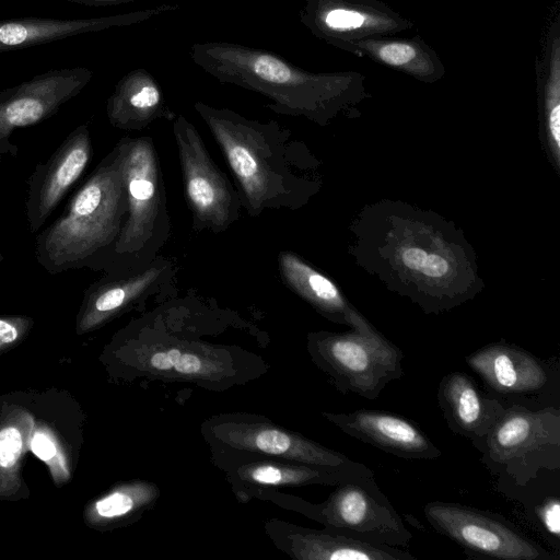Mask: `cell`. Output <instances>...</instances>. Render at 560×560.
Masks as SVG:
<instances>
[{"label":"cell","instance_id":"obj_18","mask_svg":"<svg viewBox=\"0 0 560 560\" xmlns=\"http://www.w3.org/2000/svg\"><path fill=\"white\" fill-rule=\"evenodd\" d=\"M323 417L346 434L388 454L407 459H434L441 450L409 419L383 410L323 411Z\"/></svg>","mask_w":560,"mask_h":560},{"label":"cell","instance_id":"obj_15","mask_svg":"<svg viewBox=\"0 0 560 560\" xmlns=\"http://www.w3.org/2000/svg\"><path fill=\"white\" fill-rule=\"evenodd\" d=\"M93 154L86 124L75 127L27 179L25 218L30 233H37L79 180Z\"/></svg>","mask_w":560,"mask_h":560},{"label":"cell","instance_id":"obj_26","mask_svg":"<svg viewBox=\"0 0 560 560\" xmlns=\"http://www.w3.org/2000/svg\"><path fill=\"white\" fill-rule=\"evenodd\" d=\"M160 495L159 488L145 480L118 486L96 500L89 510V520L96 525L127 523L152 509Z\"/></svg>","mask_w":560,"mask_h":560},{"label":"cell","instance_id":"obj_3","mask_svg":"<svg viewBox=\"0 0 560 560\" xmlns=\"http://www.w3.org/2000/svg\"><path fill=\"white\" fill-rule=\"evenodd\" d=\"M127 214L121 140L72 194L62 213L37 233L34 253L50 275L108 264Z\"/></svg>","mask_w":560,"mask_h":560},{"label":"cell","instance_id":"obj_14","mask_svg":"<svg viewBox=\"0 0 560 560\" xmlns=\"http://www.w3.org/2000/svg\"><path fill=\"white\" fill-rule=\"evenodd\" d=\"M300 21L327 44L390 36L413 23L380 0H307Z\"/></svg>","mask_w":560,"mask_h":560},{"label":"cell","instance_id":"obj_10","mask_svg":"<svg viewBox=\"0 0 560 560\" xmlns=\"http://www.w3.org/2000/svg\"><path fill=\"white\" fill-rule=\"evenodd\" d=\"M172 130L192 230L225 232L241 217L243 207L237 189L212 160L192 122L176 115Z\"/></svg>","mask_w":560,"mask_h":560},{"label":"cell","instance_id":"obj_2","mask_svg":"<svg viewBox=\"0 0 560 560\" xmlns=\"http://www.w3.org/2000/svg\"><path fill=\"white\" fill-rule=\"evenodd\" d=\"M191 60L222 83L256 92L280 115L326 121L338 107L363 91L365 78L355 71L314 73L279 55L228 42L196 43Z\"/></svg>","mask_w":560,"mask_h":560},{"label":"cell","instance_id":"obj_33","mask_svg":"<svg viewBox=\"0 0 560 560\" xmlns=\"http://www.w3.org/2000/svg\"><path fill=\"white\" fill-rule=\"evenodd\" d=\"M3 259H4V256H3V254L0 250V262L3 261Z\"/></svg>","mask_w":560,"mask_h":560},{"label":"cell","instance_id":"obj_13","mask_svg":"<svg viewBox=\"0 0 560 560\" xmlns=\"http://www.w3.org/2000/svg\"><path fill=\"white\" fill-rule=\"evenodd\" d=\"M85 67L50 69L0 92V159L14 154L10 142L19 129L36 125L77 96L91 81Z\"/></svg>","mask_w":560,"mask_h":560},{"label":"cell","instance_id":"obj_6","mask_svg":"<svg viewBox=\"0 0 560 560\" xmlns=\"http://www.w3.org/2000/svg\"><path fill=\"white\" fill-rule=\"evenodd\" d=\"M245 494L247 499L268 500L316 521L324 527L374 544L407 547L412 539L401 516L377 486L374 474L335 486L322 503H311L276 489H256Z\"/></svg>","mask_w":560,"mask_h":560},{"label":"cell","instance_id":"obj_27","mask_svg":"<svg viewBox=\"0 0 560 560\" xmlns=\"http://www.w3.org/2000/svg\"><path fill=\"white\" fill-rule=\"evenodd\" d=\"M400 259L411 271L431 278H442L450 270V264L444 257L416 246L404 247L400 250Z\"/></svg>","mask_w":560,"mask_h":560},{"label":"cell","instance_id":"obj_1","mask_svg":"<svg viewBox=\"0 0 560 560\" xmlns=\"http://www.w3.org/2000/svg\"><path fill=\"white\" fill-rule=\"evenodd\" d=\"M194 108L218 143L250 217L266 210H295L308 201L317 189L311 177L312 156L288 128L200 101Z\"/></svg>","mask_w":560,"mask_h":560},{"label":"cell","instance_id":"obj_21","mask_svg":"<svg viewBox=\"0 0 560 560\" xmlns=\"http://www.w3.org/2000/svg\"><path fill=\"white\" fill-rule=\"evenodd\" d=\"M436 397L450 430L470 440L475 447L505 409L499 400L483 396L475 381L459 371L443 376Z\"/></svg>","mask_w":560,"mask_h":560},{"label":"cell","instance_id":"obj_24","mask_svg":"<svg viewBox=\"0 0 560 560\" xmlns=\"http://www.w3.org/2000/svg\"><path fill=\"white\" fill-rule=\"evenodd\" d=\"M278 268L283 283L318 312L332 320L346 323L362 332L376 330L346 303L337 287L290 250L278 254Z\"/></svg>","mask_w":560,"mask_h":560},{"label":"cell","instance_id":"obj_30","mask_svg":"<svg viewBox=\"0 0 560 560\" xmlns=\"http://www.w3.org/2000/svg\"><path fill=\"white\" fill-rule=\"evenodd\" d=\"M535 514L544 530L555 538L560 539V501L558 497H548L536 505Z\"/></svg>","mask_w":560,"mask_h":560},{"label":"cell","instance_id":"obj_4","mask_svg":"<svg viewBox=\"0 0 560 560\" xmlns=\"http://www.w3.org/2000/svg\"><path fill=\"white\" fill-rule=\"evenodd\" d=\"M127 214L104 272H137L147 268L167 243L172 223L166 189L153 138H120Z\"/></svg>","mask_w":560,"mask_h":560},{"label":"cell","instance_id":"obj_20","mask_svg":"<svg viewBox=\"0 0 560 560\" xmlns=\"http://www.w3.org/2000/svg\"><path fill=\"white\" fill-rule=\"evenodd\" d=\"M465 362L491 389L502 395L535 393L548 382L541 360L523 348L502 341L466 355Z\"/></svg>","mask_w":560,"mask_h":560},{"label":"cell","instance_id":"obj_8","mask_svg":"<svg viewBox=\"0 0 560 560\" xmlns=\"http://www.w3.org/2000/svg\"><path fill=\"white\" fill-rule=\"evenodd\" d=\"M307 351L342 394L373 400L389 382L405 374L402 351L377 331L311 332Z\"/></svg>","mask_w":560,"mask_h":560},{"label":"cell","instance_id":"obj_11","mask_svg":"<svg viewBox=\"0 0 560 560\" xmlns=\"http://www.w3.org/2000/svg\"><path fill=\"white\" fill-rule=\"evenodd\" d=\"M423 512L430 525L470 558L557 560L502 515L455 502L432 501Z\"/></svg>","mask_w":560,"mask_h":560},{"label":"cell","instance_id":"obj_32","mask_svg":"<svg viewBox=\"0 0 560 560\" xmlns=\"http://www.w3.org/2000/svg\"><path fill=\"white\" fill-rule=\"evenodd\" d=\"M65 1L80 3V4H84V5L102 7V5L121 4V3H126V2H131L133 0H65Z\"/></svg>","mask_w":560,"mask_h":560},{"label":"cell","instance_id":"obj_28","mask_svg":"<svg viewBox=\"0 0 560 560\" xmlns=\"http://www.w3.org/2000/svg\"><path fill=\"white\" fill-rule=\"evenodd\" d=\"M34 322L27 316H0V351L20 342L31 330Z\"/></svg>","mask_w":560,"mask_h":560},{"label":"cell","instance_id":"obj_31","mask_svg":"<svg viewBox=\"0 0 560 560\" xmlns=\"http://www.w3.org/2000/svg\"><path fill=\"white\" fill-rule=\"evenodd\" d=\"M32 450L43 460H49L56 453L51 440L42 433L35 434L32 440Z\"/></svg>","mask_w":560,"mask_h":560},{"label":"cell","instance_id":"obj_25","mask_svg":"<svg viewBox=\"0 0 560 560\" xmlns=\"http://www.w3.org/2000/svg\"><path fill=\"white\" fill-rule=\"evenodd\" d=\"M536 74L541 97L542 114L553 154L558 160L560 145V14L553 15L544 38L540 58L536 59Z\"/></svg>","mask_w":560,"mask_h":560},{"label":"cell","instance_id":"obj_16","mask_svg":"<svg viewBox=\"0 0 560 560\" xmlns=\"http://www.w3.org/2000/svg\"><path fill=\"white\" fill-rule=\"evenodd\" d=\"M211 456L213 464L225 474L238 497L256 489L311 485L335 487L350 479L374 474L358 462L346 467L325 468L278 458Z\"/></svg>","mask_w":560,"mask_h":560},{"label":"cell","instance_id":"obj_23","mask_svg":"<svg viewBox=\"0 0 560 560\" xmlns=\"http://www.w3.org/2000/svg\"><path fill=\"white\" fill-rule=\"evenodd\" d=\"M106 115L109 124L120 130L140 131L153 121L176 116L167 108L155 78L145 69H135L125 74L107 100Z\"/></svg>","mask_w":560,"mask_h":560},{"label":"cell","instance_id":"obj_29","mask_svg":"<svg viewBox=\"0 0 560 560\" xmlns=\"http://www.w3.org/2000/svg\"><path fill=\"white\" fill-rule=\"evenodd\" d=\"M23 448V436L15 427L0 430V468L9 469L15 465Z\"/></svg>","mask_w":560,"mask_h":560},{"label":"cell","instance_id":"obj_5","mask_svg":"<svg viewBox=\"0 0 560 560\" xmlns=\"http://www.w3.org/2000/svg\"><path fill=\"white\" fill-rule=\"evenodd\" d=\"M133 319L125 329L126 343L137 354L144 376L186 380L198 385H226L232 376V351L183 337V298L176 293Z\"/></svg>","mask_w":560,"mask_h":560},{"label":"cell","instance_id":"obj_12","mask_svg":"<svg viewBox=\"0 0 560 560\" xmlns=\"http://www.w3.org/2000/svg\"><path fill=\"white\" fill-rule=\"evenodd\" d=\"M175 275L174 261L160 255L141 271L104 272L84 291L77 317L78 334L167 296L174 290Z\"/></svg>","mask_w":560,"mask_h":560},{"label":"cell","instance_id":"obj_22","mask_svg":"<svg viewBox=\"0 0 560 560\" xmlns=\"http://www.w3.org/2000/svg\"><path fill=\"white\" fill-rule=\"evenodd\" d=\"M358 57L402 72L416 80L431 83L443 78L445 67L436 51L421 37H369L334 45Z\"/></svg>","mask_w":560,"mask_h":560},{"label":"cell","instance_id":"obj_7","mask_svg":"<svg viewBox=\"0 0 560 560\" xmlns=\"http://www.w3.org/2000/svg\"><path fill=\"white\" fill-rule=\"evenodd\" d=\"M476 448L492 474L525 487L540 470L560 468V411L512 405Z\"/></svg>","mask_w":560,"mask_h":560},{"label":"cell","instance_id":"obj_9","mask_svg":"<svg viewBox=\"0 0 560 560\" xmlns=\"http://www.w3.org/2000/svg\"><path fill=\"white\" fill-rule=\"evenodd\" d=\"M201 434L213 455L278 458L325 468L354 463L340 452L246 412L212 416L201 424Z\"/></svg>","mask_w":560,"mask_h":560},{"label":"cell","instance_id":"obj_19","mask_svg":"<svg viewBox=\"0 0 560 560\" xmlns=\"http://www.w3.org/2000/svg\"><path fill=\"white\" fill-rule=\"evenodd\" d=\"M176 9H178V5L161 4L144 10L98 18H14L0 20V52L47 44L89 32L129 26Z\"/></svg>","mask_w":560,"mask_h":560},{"label":"cell","instance_id":"obj_17","mask_svg":"<svg viewBox=\"0 0 560 560\" xmlns=\"http://www.w3.org/2000/svg\"><path fill=\"white\" fill-rule=\"evenodd\" d=\"M273 544L298 560H416L406 550L374 544L345 532L324 527L313 529L279 520L266 523Z\"/></svg>","mask_w":560,"mask_h":560}]
</instances>
